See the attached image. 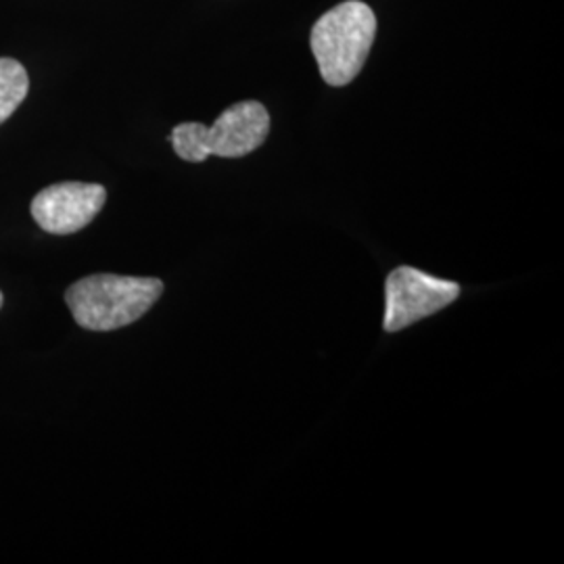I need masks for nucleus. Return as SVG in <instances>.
Masks as SVG:
<instances>
[{
	"label": "nucleus",
	"mask_w": 564,
	"mask_h": 564,
	"mask_svg": "<svg viewBox=\"0 0 564 564\" xmlns=\"http://www.w3.org/2000/svg\"><path fill=\"white\" fill-rule=\"evenodd\" d=\"M160 279L93 274L65 291L74 321L86 330H116L137 323L162 297Z\"/></svg>",
	"instance_id": "1"
},
{
	"label": "nucleus",
	"mask_w": 564,
	"mask_h": 564,
	"mask_svg": "<svg viewBox=\"0 0 564 564\" xmlns=\"http://www.w3.org/2000/svg\"><path fill=\"white\" fill-rule=\"evenodd\" d=\"M377 36V15L362 0H347L312 28V53L328 86H347L362 72Z\"/></svg>",
	"instance_id": "2"
},
{
	"label": "nucleus",
	"mask_w": 564,
	"mask_h": 564,
	"mask_svg": "<svg viewBox=\"0 0 564 564\" xmlns=\"http://www.w3.org/2000/svg\"><path fill=\"white\" fill-rule=\"evenodd\" d=\"M270 132V116L262 102L230 105L212 126L199 121L178 123L170 141L184 162L202 163L209 155L237 160L262 147Z\"/></svg>",
	"instance_id": "3"
},
{
	"label": "nucleus",
	"mask_w": 564,
	"mask_h": 564,
	"mask_svg": "<svg viewBox=\"0 0 564 564\" xmlns=\"http://www.w3.org/2000/svg\"><path fill=\"white\" fill-rule=\"evenodd\" d=\"M458 295V282L429 276L410 265L395 268L384 282V330H403L442 312L449 303L456 302Z\"/></svg>",
	"instance_id": "4"
},
{
	"label": "nucleus",
	"mask_w": 564,
	"mask_h": 564,
	"mask_svg": "<svg viewBox=\"0 0 564 564\" xmlns=\"http://www.w3.org/2000/svg\"><path fill=\"white\" fill-rule=\"evenodd\" d=\"M107 202L101 184L59 182L42 188L30 205L34 223L48 235H74L93 223Z\"/></svg>",
	"instance_id": "5"
},
{
	"label": "nucleus",
	"mask_w": 564,
	"mask_h": 564,
	"mask_svg": "<svg viewBox=\"0 0 564 564\" xmlns=\"http://www.w3.org/2000/svg\"><path fill=\"white\" fill-rule=\"evenodd\" d=\"M30 90V78L20 61L0 57V123L9 120Z\"/></svg>",
	"instance_id": "6"
},
{
	"label": "nucleus",
	"mask_w": 564,
	"mask_h": 564,
	"mask_svg": "<svg viewBox=\"0 0 564 564\" xmlns=\"http://www.w3.org/2000/svg\"><path fill=\"white\" fill-rule=\"evenodd\" d=\"M0 307H2V293H0Z\"/></svg>",
	"instance_id": "7"
}]
</instances>
